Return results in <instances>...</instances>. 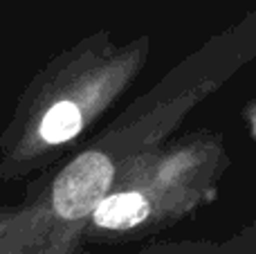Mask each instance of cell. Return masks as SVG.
Instances as JSON below:
<instances>
[{
  "label": "cell",
  "instance_id": "cell-1",
  "mask_svg": "<svg viewBox=\"0 0 256 254\" xmlns=\"http://www.w3.org/2000/svg\"><path fill=\"white\" fill-rule=\"evenodd\" d=\"M128 61L102 36L50 58L22 88L0 133V180H27L56 166L110 104Z\"/></svg>",
  "mask_w": 256,
  "mask_h": 254
},
{
  "label": "cell",
  "instance_id": "cell-2",
  "mask_svg": "<svg viewBox=\"0 0 256 254\" xmlns=\"http://www.w3.org/2000/svg\"><path fill=\"white\" fill-rule=\"evenodd\" d=\"M18 214H20V202H16V205H0V234L16 220Z\"/></svg>",
  "mask_w": 256,
  "mask_h": 254
}]
</instances>
